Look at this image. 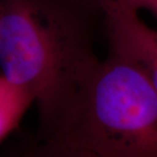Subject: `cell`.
Masks as SVG:
<instances>
[{"instance_id":"5","label":"cell","mask_w":157,"mask_h":157,"mask_svg":"<svg viewBox=\"0 0 157 157\" xmlns=\"http://www.w3.org/2000/svg\"><path fill=\"white\" fill-rule=\"evenodd\" d=\"M114 4L124 11L137 13L140 10H147L157 20V0H113Z\"/></svg>"},{"instance_id":"1","label":"cell","mask_w":157,"mask_h":157,"mask_svg":"<svg viewBox=\"0 0 157 157\" xmlns=\"http://www.w3.org/2000/svg\"><path fill=\"white\" fill-rule=\"evenodd\" d=\"M104 14L74 0H0V68L38 106L36 140L67 125L101 62L97 21Z\"/></svg>"},{"instance_id":"2","label":"cell","mask_w":157,"mask_h":157,"mask_svg":"<svg viewBox=\"0 0 157 157\" xmlns=\"http://www.w3.org/2000/svg\"><path fill=\"white\" fill-rule=\"evenodd\" d=\"M30 157H157V89L135 66L101 62L61 132L14 147Z\"/></svg>"},{"instance_id":"6","label":"cell","mask_w":157,"mask_h":157,"mask_svg":"<svg viewBox=\"0 0 157 157\" xmlns=\"http://www.w3.org/2000/svg\"><path fill=\"white\" fill-rule=\"evenodd\" d=\"M78 4L89 8L93 11L104 14L113 0H74Z\"/></svg>"},{"instance_id":"3","label":"cell","mask_w":157,"mask_h":157,"mask_svg":"<svg viewBox=\"0 0 157 157\" xmlns=\"http://www.w3.org/2000/svg\"><path fill=\"white\" fill-rule=\"evenodd\" d=\"M109 54L135 66L157 89V30L114 2L104 12Z\"/></svg>"},{"instance_id":"4","label":"cell","mask_w":157,"mask_h":157,"mask_svg":"<svg viewBox=\"0 0 157 157\" xmlns=\"http://www.w3.org/2000/svg\"><path fill=\"white\" fill-rule=\"evenodd\" d=\"M33 102L34 97L28 90L0 74V144L17 128Z\"/></svg>"}]
</instances>
